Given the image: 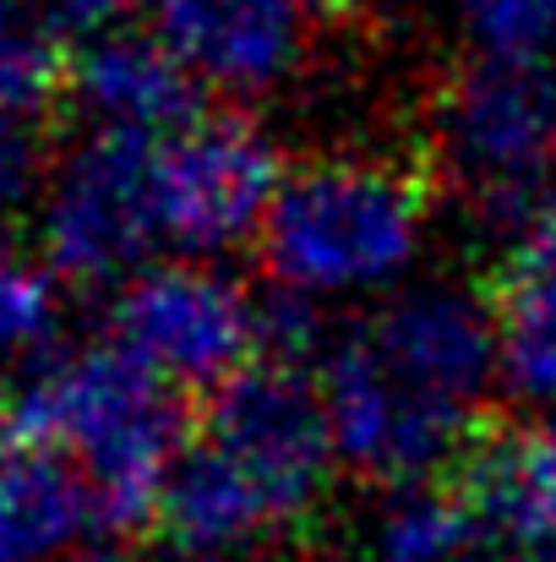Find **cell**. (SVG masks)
<instances>
[{
	"mask_svg": "<svg viewBox=\"0 0 556 562\" xmlns=\"http://www.w3.org/2000/svg\"><path fill=\"white\" fill-rule=\"evenodd\" d=\"M5 420L22 448L60 453L88 481L99 530L110 536L159 519L164 486L185 453L175 387L115 339L44 356L11 387Z\"/></svg>",
	"mask_w": 556,
	"mask_h": 562,
	"instance_id": "obj_1",
	"label": "cell"
},
{
	"mask_svg": "<svg viewBox=\"0 0 556 562\" xmlns=\"http://www.w3.org/2000/svg\"><path fill=\"white\" fill-rule=\"evenodd\" d=\"M425 246V187L387 159H311L284 176L262 262L284 295H393Z\"/></svg>",
	"mask_w": 556,
	"mask_h": 562,
	"instance_id": "obj_2",
	"label": "cell"
},
{
	"mask_svg": "<svg viewBox=\"0 0 556 562\" xmlns=\"http://www.w3.org/2000/svg\"><path fill=\"white\" fill-rule=\"evenodd\" d=\"M436 148L486 224L508 240L552 202L556 60L475 55L436 99Z\"/></svg>",
	"mask_w": 556,
	"mask_h": 562,
	"instance_id": "obj_3",
	"label": "cell"
},
{
	"mask_svg": "<svg viewBox=\"0 0 556 562\" xmlns=\"http://www.w3.org/2000/svg\"><path fill=\"white\" fill-rule=\"evenodd\" d=\"M38 257L60 284H126L164 246L159 224V143L126 132H88L71 143L33 207Z\"/></svg>",
	"mask_w": 556,
	"mask_h": 562,
	"instance_id": "obj_4",
	"label": "cell"
},
{
	"mask_svg": "<svg viewBox=\"0 0 556 562\" xmlns=\"http://www.w3.org/2000/svg\"><path fill=\"white\" fill-rule=\"evenodd\" d=\"M115 345L170 387H224L262 361V301L218 262H148L115 290Z\"/></svg>",
	"mask_w": 556,
	"mask_h": 562,
	"instance_id": "obj_5",
	"label": "cell"
},
{
	"mask_svg": "<svg viewBox=\"0 0 556 562\" xmlns=\"http://www.w3.org/2000/svg\"><path fill=\"white\" fill-rule=\"evenodd\" d=\"M196 442H207L257 492L273 530L306 525L339 464L322 387L300 367L279 361H257L224 387H213Z\"/></svg>",
	"mask_w": 556,
	"mask_h": 562,
	"instance_id": "obj_6",
	"label": "cell"
},
{
	"mask_svg": "<svg viewBox=\"0 0 556 562\" xmlns=\"http://www.w3.org/2000/svg\"><path fill=\"white\" fill-rule=\"evenodd\" d=\"M322 409L333 431V453L344 470L376 486H420L447 464H464L475 448V415L420 393L415 382L387 372L361 334L339 339L322 361Z\"/></svg>",
	"mask_w": 556,
	"mask_h": 562,
	"instance_id": "obj_7",
	"label": "cell"
},
{
	"mask_svg": "<svg viewBox=\"0 0 556 562\" xmlns=\"http://www.w3.org/2000/svg\"><path fill=\"white\" fill-rule=\"evenodd\" d=\"M284 159L273 137L246 115H196L159 143V224L164 246L196 262L262 240L284 191Z\"/></svg>",
	"mask_w": 556,
	"mask_h": 562,
	"instance_id": "obj_8",
	"label": "cell"
},
{
	"mask_svg": "<svg viewBox=\"0 0 556 562\" xmlns=\"http://www.w3.org/2000/svg\"><path fill=\"white\" fill-rule=\"evenodd\" d=\"M355 334L387 372L464 415H475V404L502 382L497 312L447 279L393 290Z\"/></svg>",
	"mask_w": 556,
	"mask_h": 562,
	"instance_id": "obj_9",
	"label": "cell"
},
{
	"mask_svg": "<svg viewBox=\"0 0 556 562\" xmlns=\"http://www.w3.org/2000/svg\"><path fill=\"white\" fill-rule=\"evenodd\" d=\"M311 11L317 0H154V38L196 88L257 99L300 66Z\"/></svg>",
	"mask_w": 556,
	"mask_h": 562,
	"instance_id": "obj_10",
	"label": "cell"
},
{
	"mask_svg": "<svg viewBox=\"0 0 556 562\" xmlns=\"http://www.w3.org/2000/svg\"><path fill=\"white\" fill-rule=\"evenodd\" d=\"M458 492L486 547L546 562L556 552V420H519L475 437L458 464Z\"/></svg>",
	"mask_w": 556,
	"mask_h": 562,
	"instance_id": "obj_11",
	"label": "cell"
},
{
	"mask_svg": "<svg viewBox=\"0 0 556 562\" xmlns=\"http://www.w3.org/2000/svg\"><path fill=\"white\" fill-rule=\"evenodd\" d=\"M71 104L88 115V132L126 137H175L196 121V77L154 38V33H110L77 44L66 71Z\"/></svg>",
	"mask_w": 556,
	"mask_h": 562,
	"instance_id": "obj_12",
	"label": "cell"
},
{
	"mask_svg": "<svg viewBox=\"0 0 556 562\" xmlns=\"http://www.w3.org/2000/svg\"><path fill=\"white\" fill-rule=\"evenodd\" d=\"M491 312L502 387L524 404H556V196L508 240Z\"/></svg>",
	"mask_w": 556,
	"mask_h": 562,
	"instance_id": "obj_13",
	"label": "cell"
},
{
	"mask_svg": "<svg viewBox=\"0 0 556 562\" xmlns=\"http://www.w3.org/2000/svg\"><path fill=\"white\" fill-rule=\"evenodd\" d=\"M99 530L88 481L44 448L0 453V562H77Z\"/></svg>",
	"mask_w": 556,
	"mask_h": 562,
	"instance_id": "obj_14",
	"label": "cell"
},
{
	"mask_svg": "<svg viewBox=\"0 0 556 562\" xmlns=\"http://www.w3.org/2000/svg\"><path fill=\"white\" fill-rule=\"evenodd\" d=\"M159 525L175 541V552H196V558H229L279 536L257 492L207 442H185L159 503Z\"/></svg>",
	"mask_w": 556,
	"mask_h": 562,
	"instance_id": "obj_15",
	"label": "cell"
},
{
	"mask_svg": "<svg viewBox=\"0 0 556 562\" xmlns=\"http://www.w3.org/2000/svg\"><path fill=\"white\" fill-rule=\"evenodd\" d=\"M361 547L366 562H469L486 547V536L458 481L453 486L420 481V486H393L371 508Z\"/></svg>",
	"mask_w": 556,
	"mask_h": 562,
	"instance_id": "obj_16",
	"label": "cell"
},
{
	"mask_svg": "<svg viewBox=\"0 0 556 562\" xmlns=\"http://www.w3.org/2000/svg\"><path fill=\"white\" fill-rule=\"evenodd\" d=\"M60 328V279L55 268L0 229V372L38 367Z\"/></svg>",
	"mask_w": 556,
	"mask_h": 562,
	"instance_id": "obj_17",
	"label": "cell"
},
{
	"mask_svg": "<svg viewBox=\"0 0 556 562\" xmlns=\"http://www.w3.org/2000/svg\"><path fill=\"white\" fill-rule=\"evenodd\" d=\"M464 38L486 60H552L556 0H453Z\"/></svg>",
	"mask_w": 556,
	"mask_h": 562,
	"instance_id": "obj_18",
	"label": "cell"
},
{
	"mask_svg": "<svg viewBox=\"0 0 556 562\" xmlns=\"http://www.w3.org/2000/svg\"><path fill=\"white\" fill-rule=\"evenodd\" d=\"M49 170H55V165H49L38 115L0 104V229H5V218L38 207Z\"/></svg>",
	"mask_w": 556,
	"mask_h": 562,
	"instance_id": "obj_19",
	"label": "cell"
},
{
	"mask_svg": "<svg viewBox=\"0 0 556 562\" xmlns=\"http://www.w3.org/2000/svg\"><path fill=\"white\" fill-rule=\"evenodd\" d=\"M137 11V0H44V22L66 38H110V33H126V16Z\"/></svg>",
	"mask_w": 556,
	"mask_h": 562,
	"instance_id": "obj_20",
	"label": "cell"
},
{
	"mask_svg": "<svg viewBox=\"0 0 556 562\" xmlns=\"http://www.w3.org/2000/svg\"><path fill=\"white\" fill-rule=\"evenodd\" d=\"M33 22H44V0H0V38H11Z\"/></svg>",
	"mask_w": 556,
	"mask_h": 562,
	"instance_id": "obj_21",
	"label": "cell"
},
{
	"mask_svg": "<svg viewBox=\"0 0 556 562\" xmlns=\"http://www.w3.org/2000/svg\"><path fill=\"white\" fill-rule=\"evenodd\" d=\"M469 562H519V558H508V552H497V547H480Z\"/></svg>",
	"mask_w": 556,
	"mask_h": 562,
	"instance_id": "obj_22",
	"label": "cell"
},
{
	"mask_svg": "<svg viewBox=\"0 0 556 562\" xmlns=\"http://www.w3.org/2000/svg\"><path fill=\"white\" fill-rule=\"evenodd\" d=\"M77 562H132V558H126V552H82Z\"/></svg>",
	"mask_w": 556,
	"mask_h": 562,
	"instance_id": "obj_23",
	"label": "cell"
},
{
	"mask_svg": "<svg viewBox=\"0 0 556 562\" xmlns=\"http://www.w3.org/2000/svg\"><path fill=\"white\" fill-rule=\"evenodd\" d=\"M164 562H224V558H196V552H170Z\"/></svg>",
	"mask_w": 556,
	"mask_h": 562,
	"instance_id": "obj_24",
	"label": "cell"
},
{
	"mask_svg": "<svg viewBox=\"0 0 556 562\" xmlns=\"http://www.w3.org/2000/svg\"><path fill=\"white\" fill-rule=\"evenodd\" d=\"M317 5H328V11H339V5H355V0H317Z\"/></svg>",
	"mask_w": 556,
	"mask_h": 562,
	"instance_id": "obj_25",
	"label": "cell"
},
{
	"mask_svg": "<svg viewBox=\"0 0 556 562\" xmlns=\"http://www.w3.org/2000/svg\"><path fill=\"white\" fill-rule=\"evenodd\" d=\"M393 5H409V0H393Z\"/></svg>",
	"mask_w": 556,
	"mask_h": 562,
	"instance_id": "obj_26",
	"label": "cell"
},
{
	"mask_svg": "<svg viewBox=\"0 0 556 562\" xmlns=\"http://www.w3.org/2000/svg\"><path fill=\"white\" fill-rule=\"evenodd\" d=\"M546 562H556V552H552V558H546Z\"/></svg>",
	"mask_w": 556,
	"mask_h": 562,
	"instance_id": "obj_27",
	"label": "cell"
},
{
	"mask_svg": "<svg viewBox=\"0 0 556 562\" xmlns=\"http://www.w3.org/2000/svg\"><path fill=\"white\" fill-rule=\"evenodd\" d=\"M0 453H5V448H0Z\"/></svg>",
	"mask_w": 556,
	"mask_h": 562,
	"instance_id": "obj_28",
	"label": "cell"
}]
</instances>
